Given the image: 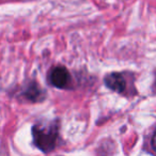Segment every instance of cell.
<instances>
[{
	"mask_svg": "<svg viewBox=\"0 0 156 156\" xmlns=\"http://www.w3.org/2000/svg\"><path fill=\"white\" fill-rule=\"evenodd\" d=\"M26 95H27V98H30L31 101L35 102V101L39 100V96H41V92H40L37 86L33 85L28 88V90H27V92H26Z\"/></svg>",
	"mask_w": 156,
	"mask_h": 156,
	"instance_id": "4",
	"label": "cell"
},
{
	"mask_svg": "<svg viewBox=\"0 0 156 156\" xmlns=\"http://www.w3.org/2000/svg\"><path fill=\"white\" fill-rule=\"evenodd\" d=\"M33 138L34 142L40 150L43 152H49L55 149L57 140V130L55 128L45 129V128H33Z\"/></svg>",
	"mask_w": 156,
	"mask_h": 156,
	"instance_id": "1",
	"label": "cell"
},
{
	"mask_svg": "<svg viewBox=\"0 0 156 156\" xmlns=\"http://www.w3.org/2000/svg\"><path fill=\"white\" fill-rule=\"evenodd\" d=\"M69 80V74L63 66H57L50 73V83L57 88H64Z\"/></svg>",
	"mask_w": 156,
	"mask_h": 156,
	"instance_id": "2",
	"label": "cell"
},
{
	"mask_svg": "<svg viewBox=\"0 0 156 156\" xmlns=\"http://www.w3.org/2000/svg\"><path fill=\"white\" fill-rule=\"evenodd\" d=\"M105 83L109 89L113 90L115 92H122L124 91L126 87L125 79L123 78V76L119 73H113L108 75L105 78Z\"/></svg>",
	"mask_w": 156,
	"mask_h": 156,
	"instance_id": "3",
	"label": "cell"
},
{
	"mask_svg": "<svg viewBox=\"0 0 156 156\" xmlns=\"http://www.w3.org/2000/svg\"><path fill=\"white\" fill-rule=\"evenodd\" d=\"M152 147H153V150L156 149V145H155V133H154L153 137H152Z\"/></svg>",
	"mask_w": 156,
	"mask_h": 156,
	"instance_id": "5",
	"label": "cell"
}]
</instances>
